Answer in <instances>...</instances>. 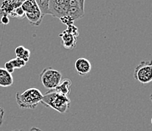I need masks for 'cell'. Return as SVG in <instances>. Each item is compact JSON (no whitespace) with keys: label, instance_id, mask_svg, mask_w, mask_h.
Wrapping results in <instances>:
<instances>
[{"label":"cell","instance_id":"23","mask_svg":"<svg viewBox=\"0 0 152 131\" xmlns=\"http://www.w3.org/2000/svg\"><path fill=\"white\" fill-rule=\"evenodd\" d=\"M150 99H151V103H152V93H151V95H150Z\"/></svg>","mask_w":152,"mask_h":131},{"label":"cell","instance_id":"22","mask_svg":"<svg viewBox=\"0 0 152 131\" xmlns=\"http://www.w3.org/2000/svg\"><path fill=\"white\" fill-rule=\"evenodd\" d=\"M79 2H80V3L81 6L82 7H85V1L86 0H78Z\"/></svg>","mask_w":152,"mask_h":131},{"label":"cell","instance_id":"16","mask_svg":"<svg viewBox=\"0 0 152 131\" xmlns=\"http://www.w3.org/2000/svg\"><path fill=\"white\" fill-rule=\"evenodd\" d=\"M9 61L11 62V63L12 64L13 67L15 69H21L23 67H25L26 62L23 61L21 59L18 58V57H15V58L12 59Z\"/></svg>","mask_w":152,"mask_h":131},{"label":"cell","instance_id":"2","mask_svg":"<svg viewBox=\"0 0 152 131\" xmlns=\"http://www.w3.org/2000/svg\"><path fill=\"white\" fill-rule=\"evenodd\" d=\"M43 97V94L39 89L30 88L23 92H17L16 103L21 109H35Z\"/></svg>","mask_w":152,"mask_h":131},{"label":"cell","instance_id":"10","mask_svg":"<svg viewBox=\"0 0 152 131\" xmlns=\"http://www.w3.org/2000/svg\"><path fill=\"white\" fill-rule=\"evenodd\" d=\"M75 69L77 72L80 75H86L90 72L92 69V64L88 59L80 57L75 62Z\"/></svg>","mask_w":152,"mask_h":131},{"label":"cell","instance_id":"9","mask_svg":"<svg viewBox=\"0 0 152 131\" xmlns=\"http://www.w3.org/2000/svg\"><path fill=\"white\" fill-rule=\"evenodd\" d=\"M63 47L67 50H73L77 46L78 36L71 33L68 30H64L58 35Z\"/></svg>","mask_w":152,"mask_h":131},{"label":"cell","instance_id":"1","mask_svg":"<svg viewBox=\"0 0 152 131\" xmlns=\"http://www.w3.org/2000/svg\"><path fill=\"white\" fill-rule=\"evenodd\" d=\"M71 101L69 96L59 93L54 90H49L43 95L41 101L45 107H50L59 113H65L70 107Z\"/></svg>","mask_w":152,"mask_h":131},{"label":"cell","instance_id":"20","mask_svg":"<svg viewBox=\"0 0 152 131\" xmlns=\"http://www.w3.org/2000/svg\"><path fill=\"white\" fill-rule=\"evenodd\" d=\"M4 115H5V111L3 109L0 107V127L2 126V123H3Z\"/></svg>","mask_w":152,"mask_h":131},{"label":"cell","instance_id":"24","mask_svg":"<svg viewBox=\"0 0 152 131\" xmlns=\"http://www.w3.org/2000/svg\"><path fill=\"white\" fill-rule=\"evenodd\" d=\"M12 131H21V130H12Z\"/></svg>","mask_w":152,"mask_h":131},{"label":"cell","instance_id":"4","mask_svg":"<svg viewBox=\"0 0 152 131\" xmlns=\"http://www.w3.org/2000/svg\"><path fill=\"white\" fill-rule=\"evenodd\" d=\"M61 73L58 70L48 67L45 68L40 73V81L46 89L54 90L61 81Z\"/></svg>","mask_w":152,"mask_h":131},{"label":"cell","instance_id":"17","mask_svg":"<svg viewBox=\"0 0 152 131\" xmlns=\"http://www.w3.org/2000/svg\"><path fill=\"white\" fill-rule=\"evenodd\" d=\"M60 20L61 21L62 23L65 24L67 27H68V26L70 25H72V24H74V20H73L70 16H68V15H65V16L61 17Z\"/></svg>","mask_w":152,"mask_h":131},{"label":"cell","instance_id":"15","mask_svg":"<svg viewBox=\"0 0 152 131\" xmlns=\"http://www.w3.org/2000/svg\"><path fill=\"white\" fill-rule=\"evenodd\" d=\"M9 17L18 19H23V17H25V14H24L23 9H21V7H18V9H15V10L11 12V14H9Z\"/></svg>","mask_w":152,"mask_h":131},{"label":"cell","instance_id":"18","mask_svg":"<svg viewBox=\"0 0 152 131\" xmlns=\"http://www.w3.org/2000/svg\"><path fill=\"white\" fill-rule=\"evenodd\" d=\"M5 70H7L10 74H12V73L14 72V71H15V68L13 67V66H12V64L11 63L10 61H7L6 63H5Z\"/></svg>","mask_w":152,"mask_h":131},{"label":"cell","instance_id":"25","mask_svg":"<svg viewBox=\"0 0 152 131\" xmlns=\"http://www.w3.org/2000/svg\"><path fill=\"white\" fill-rule=\"evenodd\" d=\"M151 125H152V117H151Z\"/></svg>","mask_w":152,"mask_h":131},{"label":"cell","instance_id":"6","mask_svg":"<svg viewBox=\"0 0 152 131\" xmlns=\"http://www.w3.org/2000/svg\"><path fill=\"white\" fill-rule=\"evenodd\" d=\"M67 0H49V14L60 19L67 14Z\"/></svg>","mask_w":152,"mask_h":131},{"label":"cell","instance_id":"5","mask_svg":"<svg viewBox=\"0 0 152 131\" xmlns=\"http://www.w3.org/2000/svg\"><path fill=\"white\" fill-rule=\"evenodd\" d=\"M133 76L140 83L148 84L152 81V60H143L135 68Z\"/></svg>","mask_w":152,"mask_h":131},{"label":"cell","instance_id":"8","mask_svg":"<svg viewBox=\"0 0 152 131\" xmlns=\"http://www.w3.org/2000/svg\"><path fill=\"white\" fill-rule=\"evenodd\" d=\"M85 14L84 8L81 6L78 0H67V14L74 20L82 18Z\"/></svg>","mask_w":152,"mask_h":131},{"label":"cell","instance_id":"3","mask_svg":"<svg viewBox=\"0 0 152 131\" xmlns=\"http://www.w3.org/2000/svg\"><path fill=\"white\" fill-rule=\"evenodd\" d=\"M20 7L31 25L35 27L40 25L44 16L36 3L35 0H26Z\"/></svg>","mask_w":152,"mask_h":131},{"label":"cell","instance_id":"21","mask_svg":"<svg viewBox=\"0 0 152 131\" xmlns=\"http://www.w3.org/2000/svg\"><path fill=\"white\" fill-rule=\"evenodd\" d=\"M30 131H42V130H40L39 128L37 127H32L31 129L30 130Z\"/></svg>","mask_w":152,"mask_h":131},{"label":"cell","instance_id":"12","mask_svg":"<svg viewBox=\"0 0 152 131\" xmlns=\"http://www.w3.org/2000/svg\"><path fill=\"white\" fill-rule=\"evenodd\" d=\"M14 78L12 74L5 70V68L0 67V86L7 88L13 85Z\"/></svg>","mask_w":152,"mask_h":131},{"label":"cell","instance_id":"7","mask_svg":"<svg viewBox=\"0 0 152 131\" xmlns=\"http://www.w3.org/2000/svg\"><path fill=\"white\" fill-rule=\"evenodd\" d=\"M25 1L26 0H0V24L2 17H9L11 12L21 6Z\"/></svg>","mask_w":152,"mask_h":131},{"label":"cell","instance_id":"14","mask_svg":"<svg viewBox=\"0 0 152 131\" xmlns=\"http://www.w3.org/2000/svg\"><path fill=\"white\" fill-rule=\"evenodd\" d=\"M35 2L43 16L49 14V0H35Z\"/></svg>","mask_w":152,"mask_h":131},{"label":"cell","instance_id":"19","mask_svg":"<svg viewBox=\"0 0 152 131\" xmlns=\"http://www.w3.org/2000/svg\"><path fill=\"white\" fill-rule=\"evenodd\" d=\"M10 20H9V16H4L1 19V24H3V25H7L8 23H9Z\"/></svg>","mask_w":152,"mask_h":131},{"label":"cell","instance_id":"11","mask_svg":"<svg viewBox=\"0 0 152 131\" xmlns=\"http://www.w3.org/2000/svg\"><path fill=\"white\" fill-rule=\"evenodd\" d=\"M72 81L69 78H64L61 81L59 85L54 89V90L59 93L69 96L71 91Z\"/></svg>","mask_w":152,"mask_h":131},{"label":"cell","instance_id":"13","mask_svg":"<svg viewBox=\"0 0 152 131\" xmlns=\"http://www.w3.org/2000/svg\"><path fill=\"white\" fill-rule=\"evenodd\" d=\"M15 55L16 57L21 59L23 61H25L26 63L29 61L30 56V51L25 47L23 46H18L15 48Z\"/></svg>","mask_w":152,"mask_h":131}]
</instances>
